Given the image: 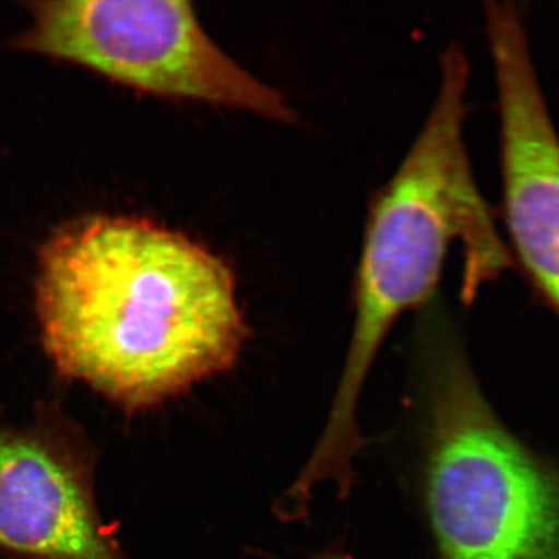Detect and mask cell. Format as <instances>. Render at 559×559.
Returning a JSON list of instances; mask_svg holds the SVG:
<instances>
[{"label": "cell", "instance_id": "obj_1", "mask_svg": "<svg viewBox=\"0 0 559 559\" xmlns=\"http://www.w3.org/2000/svg\"><path fill=\"white\" fill-rule=\"evenodd\" d=\"M35 311L58 371L127 412L230 370L249 340L229 263L142 216H84L47 238Z\"/></svg>", "mask_w": 559, "mask_h": 559}, {"label": "cell", "instance_id": "obj_2", "mask_svg": "<svg viewBox=\"0 0 559 559\" xmlns=\"http://www.w3.org/2000/svg\"><path fill=\"white\" fill-rule=\"evenodd\" d=\"M471 66L452 43L439 61L436 97L400 167L371 201L355 289V325L336 395L297 481L307 491L333 484L348 495L353 460L362 448L358 403L396 320L436 297L451 249L462 252V300L507 272L513 255L481 194L465 139Z\"/></svg>", "mask_w": 559, "mask_h": 559}, {"label": "cell", "instance_id": "obj_3", "mask_svg": "<svg viewBox=\"0 0 559 559\" xmlns=\"http://www.w3.org/2000/svg\"><path fill=\"white\" fill-rule=\"evenodd\" d=\"M425 502L439 559H559V471L489 406L457 334L430 312Z\"/></svg>", "mask_w": 559, "mask_h": 559}, {"label": "cell", "instance_id": "obj_4", "mask_svg": "<svg viewBox=\"0 0 559 559\" xmlns=\"http://www.w3.org/2000/svg\"><path fill=\"white\" fill-rule=\"evenodd\" d=\"M11 47L90 69L121 86L294 123L285 95L229 57L183 0H35Z\"/></svg>", "mask_w": 559, "mask_h": 559}, {"label": "cell", "instance_id": "obj_5", "mask_svg": "<svg viewBox=\"0 0 559 559\" xmlns=\"http://www.w3.org/2000/svg\"><path fill=\"white\" fill-rule=\"evenodd\" d=\"M499 110V167L507 245L559 319V134L540 84L524 13L484 5Z\"/></svg>", "mask_w": 559, "mask_h": 559}, {"label": "cell", "instance_id": "obj_6", "mask_svg": "<svg viewBox=\"0 0 559 559\" xmlns=\"http://www.w3.org/2000/svg\"><path fill=\"white\" fill-rule=\"evenodd\" d=\"M0 550L21 559H130L106 527L84 437L53 417L0 430Z\"/></svg>", "mask_w": 559, "mask_h": 559}, {"label": "cell", "instance_id": "obj_7", "mask_svg": "<svg viewBox=\"0 0 559 559\" xmlns=\"http://www.w3.org/2000/svg\"><path fill=\"white\" fill-rule=\"evenodd\" d=\"M308 559H352L347 555L341 554V551H325V554L314 555V557Z\"/></svg>", "mask_w": 559, "mask_h": 559}]
</instances>
